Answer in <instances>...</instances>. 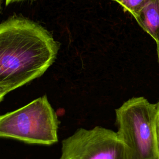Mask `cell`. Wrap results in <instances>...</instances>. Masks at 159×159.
<instances>
[{
	"label": "cell",
	"instance_id": "9",
	"mask_svg": "<svg viewBox=\"0 0 159 159\" xmlns=\"http://www.w3.org/2000/svg\"><path fill=\"white\" fill-rule=\"evenodd\" d=\"M157 53H158V57L159 60V42L157 43Z\"/></svg>",
	"mask_w": 159,
	"mask_h": 159
},
{
	"label": "cell",
	"instance_id": "6",
	"mask_svg": "<svg viewBox=\"0 0 159 159\" xmlns=\"http://www.w3.org/2000/svg\"><path fill=\"white\" fill-rule=\"evenodd\" d=\"M121 5L125 11L129 12L134 17L147 5L150 0H114Z\"/></svg>",
	"mask_w": 159,
	"mask_h": 159
},
{
	"label": "cell",
	"instance_id": "4",
	"mask_svg": "<svg viewBox=\"0 0 159 159\" xmlns=\"http://www.w3.org/2000/svg\"><path fill=\"white\" fill-rule=\"evenodd\" d=\"M60 159H129L117 132L96 126L80 128L62 141Z\"/></svg>",
	"mask_w": 159,
	"mask_h": 159
},
{
	"label": "cell",
	"instance_id": "8",
	"mask_svg": "<svg viewBox=\"0 0 159 159\" xmlns=\"http://www.w3.org/2000/svg\"><path fill=\"white\" fill-rule=\"evenodd\" d=\"M24 1V0H6V4L8 5L9 4H11L12 2H19V1Z\"/></svg>",
	"mask_w": 159,
	"mask_h": 159
},
{
	"label": "cell",
	"instance_id": "3",
	"mask_svg": "<svg viewBox=\"0 0 159 159\" xmlns=\"http://www.w3.org/2000/svg\"><path fill=\"white\" fill-rule=\"evenodd\" d=\"M59 120L46 95L0 117V137L27 143L50 145L58 142Z\"/></svg>",
	"mask_w": 159,
	"mask_h": 159
},
{
	"label": "cell",
	"instance_id": "5",
	"mask_svg": "<svg viewBox=\"0 0 159 159\" xmlns=\"http://www.w3.org/2000/svg\"><path fill=\"white\" fill-rule=\"evenodd\" d=\"M134 18L156 43L159 42V0H150Z\"/></svg>",
	"mask_w": 159,
	"mask_h": 159
},
{
	"label": "cell",
	"instance_id": "1",
	"mask_svg": "<svg viewBox=\"0 0 159 159\" xmlns=\"http://www.w3.org/2000/svg\"><path fill=\"white\" fill-rule=\"evenodd\" d=\"M59 44L43 27L12 17L0 25V101L41 76L54 62Z\"/></svg>",
	"mask_w": 159,
	"mask_h": 159
},
{
	"label": "cell",
	"instance_id": "2",
	"mask_svg": "<svg viewBox=\"0 0 159 159\" xmlns=\"http://www.w3.org/2000/svg\"><path fill=\"white\" fill-rule=\"evenodd\" d=\"M157 110L158 103L143 97L132 98L116 109L117 133L129 159H159Z\"/></svg>",
	"mask_w": 159,
	"mask_h": 159
},
{
	"label": "cell",
	"instance_id": "7",
	"mask_svg": "<svg viewBox=\"0 0 159 159\" xmlns=\"http://www.w3.org/2000/svg\"><path fill=\"white\" fill-rule=\"evenodd\" d=\"M156 127H157V137L159 143V101L158 102V110H157V120H156Z\"/></svg>",
	"mask_w": 159,
	"mask_h": 159
}]
</instances>
